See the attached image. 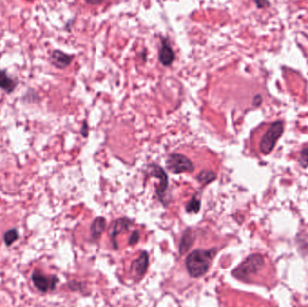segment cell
Wrapping results in <instances>:
<instances>
[{"label":"cell","instance_id":"1","mask_svg":"<svg viewBox=\"0 0 308 307\" xmlns=\"http://www.w3.org/2000/svg\"><path fill=\"white\" fill-rule=\"evenodd\" d=\"M217 249H196L192 251L186 259V267L192 278H200L208 271Z\"/></svg>","mask_w":308,"mask_h":307},{"label":"cell","instance_id":"2","mask_svg":"<svg viewBox=\"0 0 308 307\" xmlns=\"http://www.w3.org/2000/svg\"><path fill=\"white\" fill-rule=\"evenodd\" d=\"M265 266V260L260 254H253L249 256L243 263L232 270V275L243 281H247L249 278L256 275Z\"/></svg>","mask_w":308,"mask_h":307},{"label":"cell","instance_id":"3","mask_svg":"<svg viewBox=\"0 0 308 307\" xmlns=\"http://www.w3.org/2000/svg\"><path fill=\"white\" fill-rule=\"evenodd\" d=\"M284 132V124L281 121H277L273 123L270 128L267 130L266 134L261 139L260 149L262 154H270L276 145V142L282 135Z\"/></svg>","mask_w":308,"mask_h":307},{"label":"cell","instance_id":"4","mask_svg":"<svg viewBox=\"0 0 308 307\" xmlns=\"http://www.w3.org/2000/svg\"><path fill=\"white\" fill-rule=\"evenodd\" d=\"M167 169L175 174L192 172L195 169L193 162L182 154H171L166 161Z\"/></svg>","mask_w":308,"mask_h":307},{"label":"cell","instance_id":"5","mask_svg":"<svg viewBox=\"0 0 308 307\" xmlns=\"http://www.w3.org/2000/svg\"><path fill=\"white\" fill-rule=\"evenodd\" d=\"M32 281L37 289L45 294L55 290L59 278L56 276H46L39 269H36L32 274Z\"/></svg>","mask_w":308,"mask_h":307},{"label":"cell","instance_id":"6","mask_svg":"<svg viewBox=\"0 0 308 307\" xmlns=\"http://www.w3.org/2000/svg\"><path fill=\"white\" fill-rule=\"evenodd\" d=\"M74 59V55L68 54L59 49H55L52 51L49 61L54 68L58 70H64L71 65Z\"/></svg>","mask_w":308,"mask_h":307},{"label":"cell","instance_id":"7","mask_svg":"<svg viewBox=\"0 0 308 307\" xmlns=\"http://www.w3.org/2000/svg\"><path fill=\"white\" fill-rule=\"evenodd\" d=\"M19 85L18 77H14L9 75L6 69L0 70V89L6 92V94H12Z\"/></svg>","mask_w":308,"mask_h":307},{"label":"cell","instance_id":"8","mask_svg":"<svg viewBox=\"0 0 308 307\" xmlns=\"http://www.w3.org/2000/svg\"><path fill=\"white\" fill-rule=\"evenodd\" d=\"M159 60L163 66H171L175 60V53L166 38H161V46L159 51Z\"/></svg>","mask_w":308,"mask_h":307},{"label":"cell","instance_id":"9","mask_svg":"<svg viewBox=\"0 0 308 307\" xmlns=\"http://www.w3.org/2000/svg\"><path fill=\"white\" fill-rule=\"evenodd\" d=\"M149 171H150L151 176L160 179V184H159V188L157 189V193L160 196V195H162L166 191L168 188L169 181H168L166 172H164L163 169L160 168V166L155 165V164L150 166Z\"/></svg>","mask_w":308,"mask_h":307},{"label":"cell","instance_id":"10","mask_svg":"<svg viewBox=\"0 0 308 307\" xmlns=\"http://www.w3.org/2000/svg\"><path fill=\"white\" fill-rule=\"evenodd\" d=\"M148 263V253L146 251H142L139 258L132 263V270H134L138 278H142L147 270Z\"/></svg>","mask_w":308,"mask_h":307},{"label":"cell","instance_id":"11","mask_svg":"<svg viewBox=\"0 0 308 307\" xmlns=\"http://www.w3.org/2000/svg\"><path fill=\"white\" fill-rule=\"evenodd\" d=\"M132 221L129 219L121 218L116 220L114 225H113L112 232H111V235L112 237L113 242H115V237L119 233L121 232H124V231H127L129 229V226L132 225Z\"/></svg>","mask_w":308,"mask_h":307},{"label":"cell","instance_id":"12","mask_svg":"<svg viewBox=\"0 0 308 307\" xmlns=\"http://www.w3.org/2000/svg\"><path fill=\"white\" fill-rule=\"evenodd\" d=\"M105 228H106V219L103 218V217L96 218L93 224L91 225V227H90L91 236L93 237L94 239L99 238L105 230Z\"/></svg>","mask_w":308,"mask_h":307},{"label":"cell","instance_id":"13","mask_svg":"<svg viewBox=\"0 0 308 307\" xmlns=\"http://www.w3.org/2000/svg\"><path fill=\"white\" fill-rule=\"evenodd\" d=\"M193 244V240H192V234H191V230L190 229L185 230L184 235L182 236L181 243H180V253H185L187 250H189V249L192 246Z\"/></svg>","mask_w":308,"mask_h":307},{"label":"cell","instance_id":"14","mask_svg":"<svg viewBox=\"0 0 308 307\" xmlns=\"http://www.w3.org/2000/svg\"><path fill=\"white\" fill-rule=\"evenodd\" d=\"M215 178H216V173L215 172L206 170V171H203V172H200V174L197 177V180L200 183L207 185V184L213 181Z\"/></svg>","mask_w":308,"mask_h":307},{"label":"cell","instance_id":"15","mask_svg":"<svg viewBox=\"0 0 308 307\" xmlns=\"http://www.w3.org/2000/svg\"><path fill=\"white\" fill-rule=\"evenodd\" d=\"M19 238L18 230L16 228H13L9 230H7L5 235H4V242L6 246H11L13 243L17 242Z\"/></svg>","mask_w":308,"mask_h":307},{"label":"cell","instance_id":"16","mask_svg":"<svg viewBox=\"0 0 308 307\" xmlns=\"http://www.w3.org/2000/svg\"><path fill=\"white\" fill-rule=\"evenodd\" d=\"M200 207H201L200 200H198V199H196V197H194V198L190 201V203L187 205L186 210H187L188 213H197L199 212V210H200Z\"/></svg>","mask_w":308,"mask_h":307},{"label":"cell","instance_id":"17","mask_svg":"<svg viewBox=\"0 0 308 307\" xmlns=\"http://www.w3.org/2000/svg\"><path fill=\"white\" fill-rule=\"evenodd\" d=\"M298 245H299V250L301 251V253L308 257V235L307 236H300V240L298 241Z\"/></svg>","mask_w":308,"mask_h":307},{"label":"cell","instance_id":"18","mask_svg":"<svg viewBox=\"0 0 308 307\" xmlns=\"http://www.w3.org/2000/svg\"><path fill=\"white\" fill-rule=\"evenodd\" d=\"M300 162L303 166L308 165V147L304 148L300 154Z\"/></svg>","mask_w":308,"mask_h":307},{"label":"cell","instance_id":"19","mask_svg":"<svg viewBox=\"0 0 308 307\" xmlns=\"http://www.w3.org/2000/svg\"><path fill=\"white\" fill-rule=\"evenodd\" d=\"M139 241V233L138 231H135L132 236L130 237V240H129V244H135L137 242Z\"/></svg>","mask_w":308,"mask_h":307},{"label":"cell","instance_id":"20","mask_svg":"<svg viewBox=\"0 0 308 307\" xmlns=\"http://www.w3.org/2000/svg\"><path fill=\"white\" fill-rule=\"evenodd\" d=\"M88 126H87V123L86 122H84L83 127H82V129H81V134H82V135L84 137H87L88 136Z\"/></svg>","mask_w":308,"mask_h":307},{"label":"cell","instance_id":"21","mask_svg":"<svg viewBox=\"0 0 308 307\" xmlns=\"http://www.w3.org/2000/svg\"><path fill=\"white\" fill-rule=\"evenodd\" d=\"M104 0H86V2L89 5H99Z\"/></svg>","mask_w":308,"mask_h":307}]
</instances>
